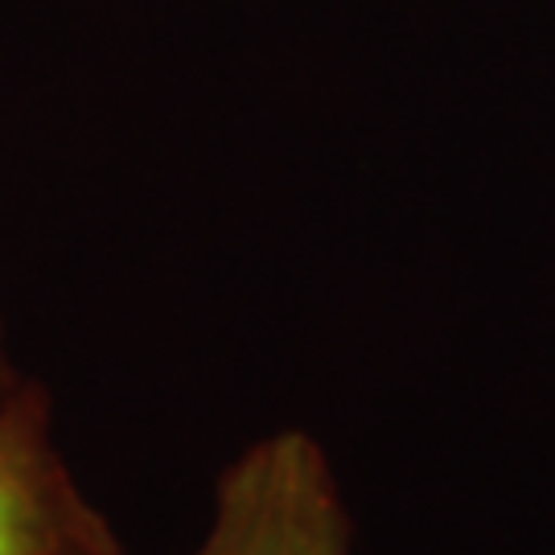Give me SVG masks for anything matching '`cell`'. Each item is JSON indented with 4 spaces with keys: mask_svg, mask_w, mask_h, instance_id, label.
I'll return each mask as SVG.
<instances>
[{
    "mask_svg": "<svg viewBox=\"0 0 555 555\" xmlns=\"http://www.w3.org/2000/svg\"><path fill=\"white\" fill-rule=\"evenodd\" d=\"M13 383H17V375L9 371V358H4V341H0V396H4V391H9Z\"/></svg>",
    "mask_w": 555,
    "mask_h": 555,
    "instance_id": "cell-3",
    "label": "cell"
},
{
    "mask_svg": "<svg viewBox=\"0 0 555 555\" xmlns=\"http://www.w3.org/2000/svg\"><path fill=\"white\" fill-rule=\"evenodd\" d=\"M0 555H124L54 437L41 383L0 396Z\"/></svg>",
    "mask_w": 555,
    "mask_h": 555,
    "instance_id": "cell-2",
    "label": "cell"
},
{
    "mask_svg": "<svg viewBox=\"0 0 555 555\" xmlns=\"http://www.w3.org/2000/svg\"><path fill=\"white\" fill-rule=\"evenodd\" d=\"M350 511L318 437L251 440L215 481V511L190 555H350Z\"/></svg>",
    "mask_w": 555,
    "mask_h": 555,
    "instance_id": "cell-1",
    "label": "cell"
}]
</instances>
